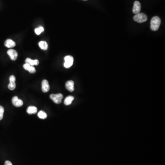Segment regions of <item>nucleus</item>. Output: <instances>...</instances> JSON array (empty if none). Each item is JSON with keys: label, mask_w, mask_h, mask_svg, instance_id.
<instances>
[{"label": "nucleus", "mask_w": 165, "mask_h": 165, "mask_svg": "<svg viewBox=\"0 0 165 165\" xmlns=\"http://www.w3.org/2000/svg\"><path fill=\"white\" fill-rule=\"evenodd\" d=\"M4 112V108H3V106L0 105V120H1L3 118Z\"/></svg>", "instance_id": "nucleus-19"}, {"label": "nucleus", "mask_w": 165, "mask_h": 165, "mask_svg": "<svg viewBox=\"0 0 165 165\" xmlns=\"http://www.w3.org/2000/svg\"><path fill=\"white\" fill-rule=\"evenodd\" d=\"M74 99V97L70 95V96H67L65 98V100H64V104L66 105H70V104H71L72 102Z\"/></svg>", "instance_id": "nucleus-14"}, {"label": "nucleus", "mask_w": 165, "mask_h": 165, "mask_svg": "<svg viewBox=\"0 0 165 165\" xmlns=\"http://www.w3.org/2000/svg\"><path fill=\"white\" fill-rule=\"evenodd\" d=\"M74 82L72 80H69L66 83V88L70 92H73L74 90Z\"/></svg>", "instance_id": "nucleus-10"}, {"label": "nucleus", "mask_w": 165, "mask_h": 165, "mask_svg": "<svg viewBox=\"0 0 165 165\" xmlns=\"http://www.w3.org/2000/svg\"><path fill=\"white\" fill-rule=\"evenodd\" d=\"M85 1H86V0H85Z\"/></svg>", "instance_id": "nucleus-21"}, {"label": "nucleus", "mask_w": 165, "mask_h": 165, "mask_svg": "<svg viewBox=\"0 0 165 165\" xmlns=\"http://www.w3.org/2000/svg\"><path fill=\"white\" fill-rule=\"evenodd\" d=\"M63 95L62 94H52L50 95V98L56 104H60L63 99Z\"/></svg>", "instance_id": "nucleus-3"}, {"label": "nucleus", "mask_w": 165, "mask_h": 165, "mask_svg": "<svg viewBox=\"0 0 165 165\" xmlns=\"http://www.w3.org/2000/svg\"><path fill=\"white\" fill-rule=\"evenodd\" d=\"M147 16L146 15L143 13H139L133 16V19L136 22L139 23H142L147 20Z\"/></svg>", "instance_id": "nucleus-2"}, {"label": "nucleus", "mask_w": 165, "mask_h": 165, "mask_svg": "<svg viewBox=\"0 0 165 165\" xmlns=\"http://www.w3.org/2000/svg\"><path fill=\"white\" fill-rule=\"evenodd\" d=\"M38 116L39 118L44 119H45L47 118V116L46 113L41 110V111L39 112L38 113Z\"/></svg>", "instance_id": "nucleus-17"}, {"label": "nucleus", "mask_w": 165, "mask_h": 165, "mask_svg": "<svg viewBox=\"0 0 165 165\" xmlns=\"http://www.w3.org/2000/svg\"><path fill=\"white\" fill-rule=\"evenodd\" d=\"M12 103L16 107H21L24 104L23 101L18 98V96H14L12 99Z\"/></svg>", "instance_id": "nucleus-7"}, {"label": "nucleus", "mask_w": 165, "mask_h": 165, "mask_svg": "<svg viewBox=\"0 0 165 165\" xmlns=\"http://www.w3.org/2000/svg\"><path fill=\"white\" fill-rule=\"evenodd\" d=\"M27 113L29 114H35L37 113V108L35 106H29L27 110Z\"/></svg>", "instance_id": "nucleus-15"}, {"label": "nucleus", "mask_w": 165, "mask_h": 165, "mask_svg": "<svg viewBox=\"0 0 165 165\" xmlns=\"http://www.w3.org/2000/svg\"><path fill=\"white\" fill-rule=\"evenodd\" d=\"M4 165H12V163L11 161H6L5 162Z\"/></svg>", "instance_id": "nucleus-20"}, {"label": "nucleus", "mask_w": 165, "mask_h": 165, "mask_svg": "<svg viewBox=\"0 0 165 165\" xmlns=\"http://www.w3.org/2000/svg\"><path fill=\"white\" fill-rule=\"evenodd\" d=\"M39 47L43 50H47L48 49V44L45 41H41L39 43Z\"/></svg>", "instance_id": "nucleus-16"}, {"label": "nucleus", "mask_w": 165, "mask_h": 165, "mask_svg": "<svg viewBox=\"0 0 165 165\" xmlns=\"http://www.w3.org/2000/svg\"><path fill=\"white\" fill-rule=\"evenodd\" d=\"M65 62L64 63V67L66 68H69L72 66L73 63V57L71 56H67L64 58Z\"/></svg>", "instance_id": "nucleus-4"}, {"label": "nucleus", "mask_w": 165, "mask_h": 165, "mask_svg": "<svg viewBox=\"0 0 165 165\" xmlns=\"http://www.w3.org/2000/svg\"><path fill=\"white\" fill-rule=\"evenodd\" d=\"M161 20L159 17L154 16L151 20V29L153 31H157L161 25Z\"/></svg>", "instance_id": "nucleus-1"}, {"label": "nucleus", "mask_w": 165, "mask_h": 165, "mask_svg": "<svg viewBox=\"0 0 165 165\" xmlns=\"http://www.w3.org/2000/svg\"><path fill=\"white\" fill-rule=\"evenodd\" d=\"M23 67L24 68L25 70H27L30 73H34L36 72V70L34 67L31 66L28 63H25L24 64Z\"/></svg>", "instance_id": "nucleus-11"}, {"label": "nucleus", "mask_w": 165, "mask_h": 165, "mask_svg": "<svg viewBox=\"0 0 165 165\" xmlns=\"http://www.w3.org/2000/svg\"><path fill=\"white\" fill-rule=\"evenodd\" d=\"M50 90V85L47 80H43L42 82V90L44 93L48 92Z\"/></svg>", "instance_id": "nucleus-9"}, {"label": "nucleus", "mask_w": 165, "mask_h": 165, "mask_svg": "<svg viewBox=\"0 0 165 165\" xmlns=\"http://www.w3.org/2000/svg\"><path fill=\"white\" fill-rule=\"evenodd\" d=\"M7 54L9 56L10 59L12 61H15L18 57V52L13 49H10L7 51Z\"/></svg>", "instance_id": "nucleus-5"}, {"label": "nucleus", "mask_w": 165, "mask_h": 165, "mask_svg": "<svg viewBox=\"0 0 165 165\" xmlns=\"http://www.w3.org/2000/svg\"><path fill=\"white\" fill-rule=\"evenodd\" d=\"M44 30V29L43 27L40 26V27L35 29L34 31H35V33H36V34L39 35L42 32H43Z\"/></svg>", "instance_id": "nucleus-18"}, {"label": "nucleus", "mask_w": 165, "mask_h": 165, "mask_svg": "<svg viewBox=\"0 0 165 165\" xmlns=\"http://www.w3.org/2000/svg\"><path fill=\"white\" fill-rule=\"evenodd\" d=\"M10 82L8 85V89H9L11 90H13L15 89L16 84V77L14 76L11 75L10 77L9 78Z\"/></svg>", "instance_id": "nucleus-6"}, {"label": "nucleus", "mask_w": 165, "mask_h": 165, "mask_svg": "<svg viewBox=\"0 0 165 165\" xmlns=\"http://www.w3.org/2000/svg\"><path fill=\"white\" fill-rule=\"evenodd\" d=\"M141 11V4L138 1H135L133 4V14H137L140 13Z\"/></svg>", "instance_id": "nucleus-8"}, {"label": "nucleus", "mask_w": 165, "mask_h": 165, "mask_svg": "<svg viewBox=\"0 0 165 165\" xmlns=\"http://www.w3.org/2000/svg\"><path fill=\"white\" fill-rule=\"evenodd\" d=\"M4 44L7 48L14 47L16 46L15 42L11 39H6L5 42Z\"/></svg>", "instance_id": "nucleus-12"}, {"label": "nucleus", "mask_w": 165, "mask_h": 165, "mask_svg": "<svg viewBox=\"0 0 165 165\" xmlns=\"http://www.w3.org/2000/svg\"><path fill=\"white\" fill-rule=\"evenodd\" d=\"M25 62L26 63L29 64L31 66H34V65H38L39 63V62L38 60H32L29 58H27L25 60Z\"/></svg>", "instance_id": "nucleus-13"}]
</instances>
